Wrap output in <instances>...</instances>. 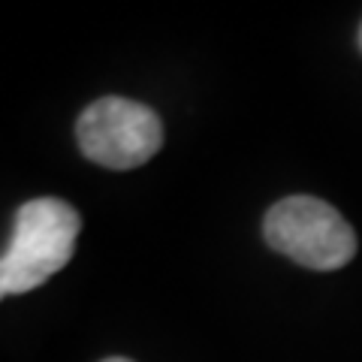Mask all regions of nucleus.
<instances>
[{
  "label": "nucleus",
  "mask_w": 362,
  "mask_h": 362,
  "mask_svg": "<svg viewBox=\"0 0 362 362\" xmlns=\"http://www.w3.org/2000/svg\"><path fill=\"white\" fill-rule=\"evenodd\" d=\"M82 230L78 211L64 199L40 197L18 209L13 239L0 257V299L42 287L73 259Z\"/></svg>",
  "instance_id": "1"
},
{
  "label": "nucleus",
  "mask_w": 362,
  "mask_h": 362,
  "mask_svg": "<svg viewBox=\"0 0 362 362\" xmlns=\"http://www.w3.org/2000/svg\"><path fill=\"white\" fill-rule=\"evenodd\" d=\"M263 235L272 251L317 272H332L356 257V233L341 211L317 197H287L266 211Z\"/></svg>",
  "instance_id": "2"
},
{
  "label": "nucleus",
  "mask_w": 362,
  "mask_h": 362,
  "mask_svg": "<svg viewBox=\"0 0 362 362\" xmlns=\"http://www.w3.org/2000/svg\"><path fill=\"white\" fill-rule=\"evenodd\" d=\"M76 139L88 160L106 169H136L160 151L163 124L154 109L136 100L103 97L78 115Z\"/></svg>",
  "instance_id": "3"
},
{
  "label": "nucleus",
  "mask_w": 362,
  "mask_h": 362,
  "mask_svg": "<svg viewBox=\"0 0 362 362\" xmlns=\"http://www.w3.org/2000/svg\"><path fill=\"white\" fill-rule=\"evenodd\" d=\"M103 362H133V359H124V356H109V359H103Z\"/></svg>",
  "instance_id": "4"
},
{
  "label": "nucleus",
  "mask_w": 362,
  "mask_h": 362,
  "mask_svg": "<svg viewBox=\"0 0 362 362\" xmlns=\"http://www.w3.org/2000/svg\"><path fill=\"white\" fill-rule=\"evenodd\" d=\"M359 49H362V28H359Z\"/></svg>",
  "instance_id": "5"
}]
</instances>
